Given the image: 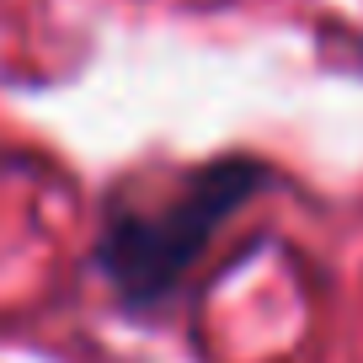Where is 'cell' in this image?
Segmentation results:
<instances>
[{"label":"cell","instance_id":"cell-1","mask_svg":"<svg viewBox=\"0 0 363 363\" xmlns=\"http://www.w3.org/2000/svg\"><path fill=\"white\" fill-rule=\"evenodd\" d=\"M262 182H267V171L246 155L214 160L166 208H150V214L118 208L102 230L96 262H102V272L113 278V289L128 305H150V299L171 294L182 284V272L208 251L214 230L257 193Z\"/></svg>","mask_w":363,"mask_h":363}]
</instances>
